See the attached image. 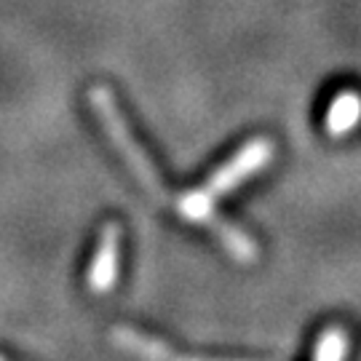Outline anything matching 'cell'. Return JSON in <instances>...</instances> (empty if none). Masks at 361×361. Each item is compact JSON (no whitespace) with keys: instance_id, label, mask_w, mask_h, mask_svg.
I'll return each instance as SVG.
<instances>
[{"instance_id":"cell-1","label":"cell","mask_w":361,"mask_h":361,"mask_svg":"<svg viewBox=\"0 0 361 361\" xmlns=\"http://www.w3.org/2000/svg\"><path fill=\"white\" fill-rule=\"evenodd\" d=\"M273 155H276V145L268 137H255V140L244 142L222 166H217L209 174L201 188H193L177 198V204H174L177 214L193 225H207L209 228L217 219L214 204L219 198H225L238 185H244L246 180L259 174L273 161Z\"/></svg>"},{"instance_id":"cell-2","label":"cell","mask_w":361,"mask_h":361,"mask_svg":"<svg viewBox=\"0 0 361 361\" xmlns=\"http://www.w3.org/2000/svg\"><path fill=\"white\" fill-rule=\"evenodd\" d=\"M89 104L91 110H94V116H97V121H99V126L104 129V134L110 137V142L116 145L118 155L126 161V166L131 169V174L147 190V195L153 201H158V204H171L166 185L161 180L155 164L150 161V155L145 153V147L137 142L134 131H131V126L126 123L123 113H121V107H118L116 94L107 86H94L89 91Z\"/></svg>"},{"instance_id":"cell-3","label":"cell","mask_w":361,"mask_h":361,"mask_svg":"<svg viewBox=\"0 0 361 361\" xmlns=\"http://www.w3.org/2000/svg\"><path fill=\"white\" fill-rule=\"evenodd\" d=\"M118 268H121V225L107 222L91 257L86 286L94 295H107L118 281Z\"/></svg>"},{"instance_id":"cell-4","label":"cell","mask_w":361,"mask_h":361,"mask_svg":"<svg viewBox=\"0 0 361 361\" xmlns=\"http://www.w3.org/2000/svg\"><path fill=\"white\" fill-rule=\"evenodd\" d=\"M361 123V94L359 91H340L329 110H326V134L329 137H345Z\"/></svg>"},{"instance_id":"cell-5","label":"cell","mask_w":361,"mask_h":361,"mask_svg":"<svg viewBox=\"0 0 361 361\" xmlns=\"http://www.w3.org/2000/svg\"><path fill=\"white\" fill-rule=\"evenodd\" d=\"M209 231L214 233V238L225 246V252H228L235 262H244L246 265V262H255V259H257V244H255L241 228H235L233 222L217 217L209 225Z\"/></svg>"},{"instance_id":"cell-6","label":"cell","mask_w":361,"mask_h":361,"mask_svg":"<svg viewBox=\"0 0 361 361\" xmlns=\"http://www.w3.org/2000/svg\"><path fill=\"white\" fill-rule=\"evenodd\" d=\"M113 340L116 345H121L123 350L129 353H137V356H145V359H177L180 353L171 350L166 343L155 340V337H147L131 326H116L113 329Z\"/></svg>"},{"instance_id":"cell-7","label":"cell","mask_w":361,"mask_h":361,"mask_svg":"<svg viewBox=\"0 0 361 361\" xmlns=\"http://www.w3.org/2000/svg\"><path fill=\"white\" fill-rule=\"evenodd\" d=\"M348 353V332L343 326H329L324 329L316 345H313V359L319 361H337Z\"/></svg>"}]
</instances>
